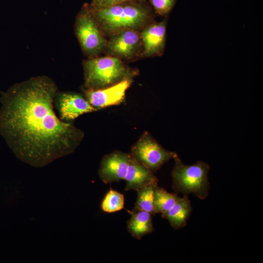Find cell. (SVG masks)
Returning a JSON list of instances; mask_svg holds the SVG:
<instances>
[{
    "label": "cell",
    "instance_id": "cell-1",
    "mask_svg": "<svg viewBox=\"0 0 263 263\" xmlns=\"http://www.w3.org/2000/svg\"><path fill=\"white\" fill-rule=\"evenodd\" d=\"M58 92L52 79L39 75L0 94V134L19 160L34 167L73 153L84 137L81 130L56 113Z\"/></svg>",
    "mask_w": 263,
    "mask_h": 263
},
{
    "label": "cell",
    "instance_id": "cell-2",
    "mask_svg": "<svg viewBox=\"0 0 263 263\" xmlns=\"http://www.w3.org/2000/svg\"><path fill=\"white\" fill-rule=\"evenodd\" d=\"M173 159L174 166L171 171V177L174 191L185 195L192 194L201 200L206 199L210 188L207 176L208 164L198 161L193 165H187L177 155Z\"/></svg>",
    "mask_w": 263,
    "mask_h": 263
},
{
    "label": "cell",
    "instance_id": "cell-3",
    "mask_svg": "<svg viewBox=\"0 0 263 263\" xmlns=\"http://www.w3.org/2000/svg\"><path fill=\"white\" fill-rule=\"evenodd\" d=\"M132 0L100 9L90 7L98 24L105 30L121 31L140 26L149 18L148 10Z\"/></svg>",
    "mask_w": 263,
    "mask_h": 263
},
{
    "label": "cell",
    "instance_id": "cell-4",
    "mask_svg": "<svg viewBox=\"0 0 263 263\" xmlns=\"http://www.w3.org/2000/svg\"><path fill=\"white\" fill-rule=\"evenodd\" d=\"M83 68L86 89H102L130 79L128 70L116 57L90 58L84 62Z\"/></svg>",
    "mask_w": 263,
    "mask_h": 263
},
{
    "label": "cell",
    "instance_id": "cell-5",
    "mask_svg": "<svg viewBox=\"0 0 263 263\" xmlns=\"http://www.w3.org/2000/svg\"><path fill=\"white\" fill-rule=\"evenodd\" d=\"M75 32L82 50L86 55L94 56L103 48L105 40L90 6L84 5L78 13Z\"/></svg>",
    "mask_w": 263,
    "mask_h": 263
},
{
    "label": "cell",
    "instance_id": "cell-6",
    "mask_svg": "<svg viewBox=\"0 0 263 263\" xmlns=\"http://www.w3.org/2000/svg\"><path fill=\"white\" fill-rule=\"evenodd\" d=\"M130 153L132 158L148 168L153 173L177 155L176 152L163 148L148 132L141 135L131 148Z\"/></svg>",
    "mask_w": 263,
    "mask_h": 263
},
{
    "label": "cell",
    "instance_id": "cell-7",
    "mask_svg": "<svg viewBox=\"0 0 263 263\" xmlns=\"http://www.w3.org/2000/svg\"><path fill=\"white\" fill-rule=\"evenodd\" d=\"M54 105L59 118L67 122H72L83 114L97 111L84 95L72 92L58 91L55 97Z\"/></svg>",
    "mask_w": 263,
    "mask_h": 263
},
{
    "label": "cell",
    "instance_id": "cell-8",
    "mask_svg": "<svg viewBox=\"0 0 263 263\" xmlns=\"http://www.w3.org/2000/svg\"><path fill=\"white\" fill-rule=\"evenodd\" d=\"M131 84V80L126 79L102 89L85 88L83 90L84 96L90 104L98 111L121 103L124 100L126 91Z\"/></svg>",
    "mask_w": 263,
    "mask_h": 263
},
{
    "label": "cell",
    "instance_id": "cell-9",
    "mask_svg": "<svg viewBox=\"0 0 263 263\" xmlns=\"http://www.w3.org/2000/svg\"><path fill=\"white\" fill-rule=\"evenodd\" d=\"M131 155L115 150L104 155L100 162L98 175L105 183H112L124 180L127 173Z\"/></svg>",
    "mask_w": 263,
    "mask_h": 263
},
{
    "label": "cell",
    "instance_id": "cell-10",
    "mask_svg": "<svg viewBox=\"0 0 263 263\" xmlns=\"http://www.w3.org/2000/svg\"><path fill=\"white\" fill-rule=\"evenodd\" d=\"M126 190H135L149 185H157L158 179L148 168L138 162L131 156L125 179Z\"/></svg>",
    "mask_w": 263,
    "mask_h": 263
},
{
    "label": "cell",
    "instance_id": "cell-11",
    "mask_svg": "<svg viewBox=\"0 0 263 263\" xmlns=\"http://www.w3.org/2000/svg\"><path fill=\"white\" fill-rule=\"evenodd\" d=\"M139 42L140 37L137 32L125 29L121 30L111 39L108 49L113 55L128 57L135 52Z\"/></svg>",
    "mask_w": 263,
    "mask_h": 263
},
{
    "label": "cell",
    "instance_id": "cell-12",
    "mask_svg": "<svg viewBox=\"0 0 263 263\" xmlns=\"http://www.w3.org/2000/svg\"><path fill=\"white\" fill-rule=\"evenodd\" d=\"M192 210L188 195H184L169 210L162 213V217L168 221L174 229L177 230L186 225Z\"/></svg>",
    "mask_w": 263,
    "mask_h": 263
},
{
    "label": "cell",
    "instance_id": "cell-13",
    "mask_svg": "<svg viewBox=\"0 0 263 263\" xmlns=\"http://www.w3.org/2000/svg\"><path fill=\"white\" fill-rule=\"evenodd\" d=\"M165 36L166 27L163 23L146 28L141 34L144 53L150 55L159 53L164 47Z\"/></svg>",
    "mask_w": 263,
    "mask_h": 263
},
{
    "label": "cell",
    "instance_id": "cell-14",
    "mask_svg": "<svg viewBox=\"0 0 263 263\" xmlns=\"http://www.w3.org/2000/svg\"><path fill=\"white\" fill-rule=\"evenodd\" d=\"M127 229L133 238L140 240L154 231L152 215L144 210L133 209L127 222Z\"/></svg>",
    "mask_w": 263,
    "mask_h": 263
},
{
    "label": "cell",
    "instance_id": "cell-15",
    "mask_svg": "<svg viewBox=\"0 0 263 263\" xmlns=\"http://www.w3.org/2000/svg\"><path fill=\"white\" fill-rule=\"evenodd\" d=\"M180 198L175 193L168 192L158 185L154 188V204L156 213H163L169 210Z\"/></svg>",
    "mask_w": 263,
    "mask_h": 263
},
{
    "label": "cell",
    "instance_id": "cell-16",
    "mask_svg": "<svg viewBox=\"0 0 263 263\" xmlns=\"http://www.w3.org/2000/svg\"><path fill=\"white\" fill-rule=\"evenodd\" d=\"M156 186H147L136 191L137 197L134 210H144L151 215L156 214L154 204V188Z\"/></svg>",
    "mask_w": 263,
    "mask_h": 263
},
{
    "label": "cell",
    "instance_id": "cell-17",
    "mask_svg": "<svg viewBox=\"0 0 263 263\" xmlns=\"http://www.w3.org/2000/svg\"><path fill=\"white\" fill-rule=\"evenodd\" d=\"M101 206L102 210L106 212L119 211L124 207V195L111 189L105 196Z\"/></svg>",
    "mask_w": 263,
    "mask_h": 263
},
{
    "label": "cell",
    "instance_id": "cell-18",
    "mask_svg": "<svg viewBox=\"0 0 263 263\" xmlns=\"http://www.w3.org/2000/svg\"><path fill=\"white\" fill-rule=\"evenodd\" d=\"M150 2L156 13L164 15L171 10L175 0H150Z\"/></svg>",
    "mask_w": 263,
    "mask_h": 263
},
{
    "label": "cell",
    "instance_id": "cell-19",
    "mask_svg": "<svg viewBox=\"0 0 263 263\" xmlns=\"http://www.w3.org/2000/svg\"><path fill=\"white\" fill-rule=\"evenodd\" d=\"M131 0H92L90 6L93 9L110 7Z\"/></svg>",
    "mask_w": 263,
    "mask_h": 263
}]
</instances>
